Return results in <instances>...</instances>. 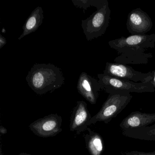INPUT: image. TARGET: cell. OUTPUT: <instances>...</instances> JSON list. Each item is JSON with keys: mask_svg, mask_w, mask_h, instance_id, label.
<instances>
[{"mask_svg": "<svg viewBox=\"0 0 155 155\" xmlns=\"http://www.w3.org/2000/svg\"><path fill=\"white\" fill-rule=\"evenodd\" d=\"M122 134L125 137L135 139L155 141V124L147 127L124 130H122Z\"/></svg>", "mask_w": 155, "mask_h": 155, "instance_id": "obj_14", "label": "cell"}, {"mask_svg": "<svg viewBox=\"0 0 155 155\" xmlns=\"http://www.w3.org/2000/svg\"><path fill=\"white\" fill-rule=\"evenodd\" d=\"M97 76L101 89L109 94L122 92L151 93L155 91L150 82L137 83L107 76L103 73L98 74Z\"/></svg>", "mask_w": 155, "mask_h": 155, "instance_id": "obj_5", "label": "cell"}, {"mask_svg": "<svg viewBox=\"0 0 155 155\" xmlns=\"http://www.w3.org/2000/svg\"><path fill=\"white\" fill-rule=\"evenodd\" d=\"M125 155H155V150L147 152L134 150L130 152H127Z\"/></svg>", "mask_w": 155, "mask_h": 155, "instance_id": "obj_16", "label": "cell"}, {"mask_svg": "<svg viewBox=\"0 0 155 155\" xmlns=\"http://www.w3.org/2000/svg\"><path fill=\"white\" fill-rule=\"evenodd\" d=\"M32 155L31 154H28V153H20V154H18V155Z\"/></svg>", "mask_w": 155, "mask_h": 155, "instance_id": "obj_20", "label": "cell"}, {"mask_svg": "<svg viewBox=\"0 0 155 155\" xmlns=\"http://www.w3.org/2000/svg\"><path fill=\"white\" fill-rule=\"evenodd\" d=\"M77 89L83 97L94 105L97 102L101 87L98 80L83 72L79 78Z\"/></svg>", "mask_w": 155, "mask_h": 155, "instance_id": "obj_10", "label": "cell"}, {"mask_svg": "<svg viewBox=\"0 0 155 155\" xmlns=\"http://www.w3.org/2000/svg\"><path fill=\"white\" fill-rule=\"evenodd\" d=\"M88 133L83 136L86 147L91 155H101L104 149V141L101 135L90 128Z\"/></svg>", "mask_w": 155, "mask_h": 155, "instance_id": "obj_13", "label": "cell"}, {"mask_svg": "<svg viewBox=\"0 0 155 155\" xmlns=\"http://www.w3.org/2000/svg\"><path fill=\"white\" fill-rule=\"evenodd\" d=\"M26 80L30 87L39 95L52 92L65 82L61 69L51 63L33 65Z\"/></svg>", "mask_w": 155, "mask_h": 155, "instance_id": "obj_1", "label": "cell"}, {"mask_svg": "<svg viewBox=\"0 0 155 155\" xmlns=\"http://www.w3.org/2000/svg\"><path fill=\"white\" fill-rule=\"evenodd\" d=\"M62 117L57 114H51L38 119L29 126L35 135L47 138L57 136L62 131Z\"/></svg>", "mask_w": 155, "mask_h": 155, "instance_id": "obj_7", "label": "cell"}, {"mask_svg": "<svg viewBox=\"0 0 155 155\" xmlns=\"http://www.w3.org/2000/svg\"><path fill=\"white\" fill-rule=\"evenodd\" d=\"M103 74L137 83H148L153 78L152 71L142 73L129 66L118 63L107 62Z\"/></svg>", "mask_w": 155, "mask_h": 155, "instance_id": "obj_6", "label": "cell"}, {"mask_svg": "<svg viewBox=\"0 0 155 155\" xmlns=\"http://www.w3.org/2000/svg\"><path fill=\"white\" fill-rule=\"evenodd\" d=\"M0 132L1 134L2 135L7 134L8 133V130L5 127H3L2 126H1L0 127Z\"/></svg>", "mask_w": 155, "mask_h": 155, "instance_id": "obj_18", "label": "cell"}, {"mask_svg": "<svg viewBox=\"0 0 155 155\" xmlns=\"http://www.w3.org/2000/svg\"><path fill=\"white\" fill-rule=\"evenodd\" d=\"M155 122V113H142L133 111L120 122L119 127L122 130L130 128L147 127Z\"/></svg>", "mask_w": 155, "mask_h": 155, "instance_id": "obj_11", "label": "cell"}, {"mask_svg": "<svg viewBox=\"0 0 155 155\" xmlns=\"http://www.w3.org/2000/svg\"><path fill=\"white\" fill-rule=\"evenodd\" d=\"M43 18V9L41 7H37L32 12L26 20L23 27V32L18 38L19 40L37 31L42 24Z\"/></svg>", "mask_w": 155, "mask_h": 155, "instance_id": "obj_12", "label": "cell"}, {"mask_svg": "<svg viewBox=\"0 0 155 155\" xmlns=\"http://www.w3.org/2000/svg\"><path fill=\"white\" fill-rule=\"evenodd\" d=\"M108 43L110 48L120 54L115 60L116 62L125 57L128 58L131 55L133 58L138 56L141 58L142 56L147 58L151 54H146L145 52L148 49L155 48V34L131 35L110 41Z\"/></svg>", "mask_w": 155, "mask_h": 155, "instance_id": "obj_2", "label": "cell"}, {"mask_svg": "<svg viewBox=\"0 0 155 155\" xmlns=\"http://www.w3.org/2000/svg\"><path fill=\"white\" fill-rule=\"evenodd\" d=\"M152 25L150 17L141 9L133 10L128 15L127 28L132 35L145 34L151 30Z\"/></svg>", "mask_w": 155, "mask_h": 155, "instance_id": "obj_8", "label": "cell"}, {"mask_svg": "<svg viewBox=\"0 0 155 155\" xmlns=\"http://www.w3.org/2000/svg\"><path fill=\"white\" fill-rule=\"evenodd\" d=\"M72 2L76 7L82 8L85 11L91 6L94 7L95 0H72Z\"/></svg>", "mask_w": 155, "mask_h": 155, "instance_id": "obj_15", "label": "cell"}, {"mask_svg": "<svg viewBox=\"0 0 155 155\" xmlns=\"http://www.w3.org/2000/svg\"><path fill=\"white\" fill-rule=\"evenodd\" d=\"M152 73L153 78H152V79L151 80L150 82L151 83L153 87H154V88L155 89V70L152 71Z\"/></svg>", "mask_w": 155, "mask_h": 155, "instance_id": "obj_19", "label": "cell"}, {"mask_svg": "<svg viewBox=\"0 0 155 155\" xmlns=\"http://www.w3.org/2000/svg\"><path fill=\"white\" fill-rule=\"evenodd\" d=\"M91 117L87 103L83 101H77L71 114L70 130L75 131L77 135H79L87 130Z\"/></svg>", "mask_w": 155, "mask_h": 155, "instance_id": "obj_9", "label": "cell"}, {"mask_svg": "<svg viewBox=\"0 0 155 155\" xmlns=\"http://www.w3.org/2000/svg\"><path fill=\"white\" fill-rule=\"evenodd\" d=\"M94 7L97 10L81 21L83 32L88 41L102 36L108 27L110 19L111 11L107 0H95Z\"/></svg>", "mask_w": 155, "mask_h": 155, "instance_id": "obj_3", "label": "cell"}, {"mask_svg": "<svg viewBox=\"0 0 155 155\" xmlns=\"http://www.w3.org/2000/svg\"><path fill=\"white\" fill-rule=\"evenodd\" d=\"M7 43L6 38L0 34V49L2 48Z\"/></svg>", "mask_w": 155, "mask_h": 155, "instance_id": "obj_17", "label": "cell"}, {"mask_svg": "<svg viewBox=\"0 0 155 155\" xmlns=\"http://www.w3.org/2000/svg\"><path fill=\"white\" fill-rule=\"evenodd\" d=\"M132 98L129 92L110 94L99 111L91 119L89 126L97 122L109 123L126 108Z\"/></svg>", "mask_w": 155, "mask_h": 155, "instance_id": "obj_4", "label": "cell"}]
</instances>
